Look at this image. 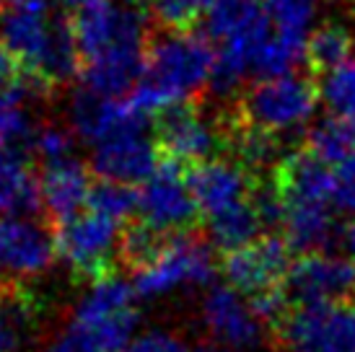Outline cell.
Here are the masks:
<instances>
[{"mask_svg":"<svg viewBox=\"0 0 355 352\" xmlns=\"http://www.w3.org/2000/svg\"><path fill=\"white\" fill-rule=\"evenodd\" d=\"M83 88L107 98L132 94L146 68L148 19L135 0H89L73 19Z\"/></svg>","mask_w":355,"mask_h":352,"instance_id":"obj_1","label":"cell"},{"mask_svg":"<svg viewBox=\"0 0 355 352\" xmlns=\"http://www.w3.org/2000/svg\"><path fill=\"white\" fill-rule=\"evenodd\" d=\"M216 60L213 44L202 37L184 31L161 37L146 55V68L130 94V104L143 117L184 107L207 83H213Z\"/></svg>","mask_w":355,"mask_h":352,"instance_id":"obj_2","label":"cell"},{"mask_svg":"<svg viewBox=\"0 0 355 352\" xmlns=\"http://www.w3.org/2000/svg\"><path fill=\"white\" fill-rule=\"evenodd\" d=\"M216 262L205 241L195 236H171L153 259L140 264L132 274V288L138 298L156 301L182 293L189 288H202L213 280Z\"/></svg>","mask_w":355,"mask_h":352,"instance_id":"obj_3","label":"cell"},{"mask_svg":"<svg viewBox=\"0 0 355 352\" xmlns=\"http://www.w3.org/2000/svg\"><path fill=\"white\" fill-rule=\"evenodd\" d=\"M135 298L138 295L132 285L112 274H101L78 298L70 324L91 334L107 352H125L138 326Z\"/></svg>","mask_w":355,"mask_h":352,"instance_id":"obj_4","label":"cell"},{"mask_svg":"<svg viewBox=\"0 0 355 352\" xmlns=\"http://www.w3.org/2000/svg\"><path fill=\"white\" fill-rule=\"evenodd\" d=\"M319 104V91L306 76L286 73L262 78L249 88L244 98V117L249 127L267 135H283L311 122Z\"/></svg>","mask_w":355,"mask_h":352,"instance_id":"obj_5","label":"cell"},{"mask_svg":"<svg viewBox=\"0 0 355 352\" xmlns=\"http://www.w3.org/2000/svg\"><path fill=\"white\" fill-rule=\"evenodd\" d=\"M283 352H355V311L347 306H298L280 322Z\"/></svg>","mask_w":355,"mask_h":352,"instance_id":"obj_6","label":"cell"},{"mask_svg":"<svg viewBox=\"0 0 355 352\" xmlns=\"http://www.w3.org/2000/svg\"><path fill=\"white\" fill-rule=\"evenodd\" d=\"M55 246L60 259L68 267L101 277V272L117 254V249H122V225L99 213L76 215L73 220L60 225Z\"/></svg>","mask_w":355,"mask_h":352,"instance_id":"obj_7","label":"cell"},{"mask_svg":"<svg viewBox=\"0 0 355 352\" xmlns=\"http://www.w3.org/2000/svg\"><path fill=\"white\" fill-rule=\"evenodd\" d=\"M140 223L156 234L182 231L198 215V202L189 192L187 179L182 176L177 161H161L156 174L143 182L138 195Z\"/></svg>","mask_w":355,"mask_h":352,"instance_id":"obj_8","label":"cell"},{"mask_svg":"<svg viewBox=\"0 0 355 352\" xmlns=\"http://www.w3.org/2000/svg\"><path fill=\"white\" fill-rule=\"evenodd\" d=\"M202 324L207 334L216 340L218 347L231 352L254 350L262 342V322L254 313L252 303L244 301V293H239L231 285H216L210 288L200 306Z\"/></svg>","mask_w":355,"mask_h":352,"instance_id":"obj_9","label":"cell"},{"mask_svg":"<svg viewBox=\"0 0 355 352\" xmlns=\"http://www.w3.org/2000/svg\"><path fill=\"white\" fill-rule=\"evenodd\" d=\"M288 293L301 306H332L355 295V262L347 256H301L288 272Z\"/></svg>","mask_w":355,"mask_h":352,"instance_id":"obj_10","label":"cell"},{"mask_svg":"<svg viewBox=\"0 0 355 352\" xmlns=\"http://www.w3.org/2000/svg\"><path fill=\"white\" fill-rule=\"evenodd\" d=\"M60 19H52L50 0H10L0 19V39L37 73L55 39Z\"/></svg>","mask_w":355,"mask_h":352,"instance_id":"obj_11","label":"cell"},{"mask_svg":"<svg viewBox=\"0 0 355 352\" xmlns=\"http://www.w3.org/2000/svg\"><path fill=\"white\" fill-rule=\"evenodd\" d=\"M158 148L146 135V127H135L128 132L109 137L91 153V168L101 176V182L114 184H143L158 168Z\"/></svg>","mask_w":355,"mask_h":352,"instance_id":"obj_12","label":"cell"},{"mask_svg":"<svg viewBox=\"0 0 355 352\" xmlns=\"http://www.w3.org/2000/svg\"><path fill=\"white\" fill-rule=\"evenodd\" d=\"M223 272L231 288L239 293L259 295L277 288V283L291 272V246L286 238H257L254 244L228 252Z\"/></svg>","mask_w":355,"mask_h":352,"instance_id":"obj_13","label":"cell"},{"mask_svg":"<svg viewBox=\"0 0 355 352\" xmlns=\"http://www.w3.org/2000/svg\"><path fill=\"white\" fill-rule=\"evenodd\" d=\"M187 184L198 202V210L205 213L207 220L249 202V192H252L247 168L223 158L198 164L189 171Z\"/></svg>","mask_w":355,"mask_h":352,"instance_id":"obj_14","label":"cell"},{"mask_svg":"<svg viewBox=\"0 0 355 352\" xmlns=\"http://www.w3.org/2000/svg\"><path fill=\"white\" fill-rule=\"evenodd\" d=\"M70 122L80 140L89 146H99L109 137L128 132L135 127H146V117L130 104V98L96 96L80 88L70 104Z\"/></svg>","mask_w":355,"mask_h":352,"instance_id":"obj_15","label":"cell"},{"mask_svg":"<svg viewBox=\"0 0 355 352\" xmlns=\"http://www.w3.org/2000/svg\"><path fill=\"white\" fill-rule=\"evenodd\" d=\"M340 189V176L314 153H293L280 164L277 192L283 205H332Z\"/></svg>","mask_w":355,"mask_h":352,"instance_id":"obj_16","label":"cell"},{"mask_svg":"<svg viewBox=\"0 0 355 352\" xmlns=\"http://www.w3.org/2000/svg\"><path fill=\"white\" fill-rule=\"evenodd\" d=\"M161 148L177 164H202L218 150V132L195 109L177 107L166 112L158 127Z\"/></svg>","mask_w":355,"mask_h":352,"instance_id":"obj_17","label":"cell"},{"mask_svg":"<svg viewBox=\"0 0 355 352\" xmlns=\"http://www.w3.org/2000/svg\"><path fill=\"white\" fill-rule=\"evenodd\" d=\"M6 254H3V272L13 277H37L50 270L58 246L42 225L26 218H6Z\"/></svg>","mask_w":355,"mask_h":352,"instance_id":"obj_18","label":"cell"},{"mask_svg":"<svg viewBox=\"0 0 355 352\" xmlns=\"http://www.w3.org/2000/svg\"><path fill=\"white\" fill-rule=\"evenodd\" d=\"M42 184V207L50 213L58 225L68 223L80 215L91 200V176L83 164L76 158H65L58 164H47L40 179Z\"/></svg>","mask_w":355,"mask_h":352,"instance_id":"obj_19","label":"cell"},{"mask_svg":"<svg viewBox=\"0 0 355 352\" xmlns=\"http://www.w3.org/2000/svg\"><path fill=\"white\" fill-rule=\"evenodd\" d=\"M42 207V184L21 153L0 146V215L26 218Z\"/></svg>","mask_w":355,"mask_h":352,"instance_id":"obj_20","label":"cell"},{"mask_svg":"<svg viewBox=\"0 0 355 352\" xmlns=\"http://www.w3.org/2000/svg\"><path fill=\"white\" fill-rule=\"evenodd\" d=\"M283 228L291 249L314 254L335 241V205H286Z\"/></svg>","mask_w":355,"mask_h":352,"instance_id":"obj_21","label":"cell"},{"mask_svg":"<svg viewBox=\"0 0 355 352\" xmlns=\"http://www.w3.org/2000/svg\"><path fill=\"white\" fill-rule=\"evenodd\" d=\"M265 10L272 21V37L304 58L311 39V26L319 13V0H265Z\"/></svg>","mask_w":355,"mask_h":352,"instance_id":"obj_22","label":"cell"},{"mask_svg":"<svg viewBox=\"0 0 355 352\" xmlns=\"http://www.w3.org/2000/svg\"><path fill=\"white\" fill-rule=\"evenodd\" d=\"M44 88H47L44 80L31 76V80H19L16 86L0 91V146L16 148L19 143L34 140L26 101L37 91H44Z\"/></svg>","mask_w":355,"mask_h":352,"instance_id":"obj_23","label":"cell"},{"mask_svg":"<svg viewBox=\"0 0 355 352\" xmlns=\"http://www.w3.org/2000/svg\"><path fill=\"white\" fill-rule=\"evenodd\" d=\"M309 153L335 171L345 166L355 153V122L343 117H327L309 132Z\"/></svg>","mask_w":355,"mask_h":352,"instance_id":"obj_24","label":"cell"},{"mask_svg":"<svg viewBox=\"0 0 355 352\" xmlns=\"http://www.w3.org/2000/svg\"><path fill=\"white\" fill-rule=\"evenodd\" d=\"M262 225H265V220H262L254 202H244V205L234 207L223 215L210 218L207 231H210V238L216 246L226 249V252H236V249L254 244L259 238Z\"/></svg>","mask_w":355,"mask_h":352,"instance_id":"obj_25","label":"cell"},{"mask_svg":"<svg viewBox=\"0 0 355 352\" xmlns=\"http://www.w3.org/2000/svg\"><path fill=\"white\" fill-rule=\"evenodd\" d=\"M306 58L311 62V68L324 70V73H332L340 65H345L347 60H353V37H350V31L337 26V24L316 29L311 34V39H309Z\"/></svg>","mask_w":355,"mask_h":352,"instance_id":"obj_26","label":"cell"},{"mask_svg":"<svg viewBox=\"0 0 355 352\" xmlns=\"http://www.w3.org/2000/svg\"><path fill=\"white\" fill-rule=\"evenodd\" d=\"M31 308L19 293H0V352H19L31 332Z\"/></svg>","mask_w":355,"mask_h":352,"instance_id":"obj_27","label":"cell"},{"mask_svg":"<svg viewBox=\"0 0 355 352\" xmlns=\"http://www.w3.org/2000/svg\"><path fill=\"white\" fill-rule=\"evenodd\" d=\"M322 96L335 117L355 122V58L332 73H327L322 83Z\"/></svg>","mask_w":355,"mask_h":352,"instance_id":"obj_28","label":"cell"},{"mask_svg":"<svg viewBox=\"0 0 355 352\" xmlns=\"http://www.w3.org/2000/svg\"><path fill=\"white\" fill-rule=\"evenodd\" d=\"M91 213L117 220L122 223L125 218H130L132 213H138V195L125 184H114V182H101L91 189L89 200Z\"/></svg>","mask_w":355,"mask_h":352,"instance_id":"obj_29","label":"cell"},{"mask_svg":"<svg viewBox=\"0 0 355 352\" xmlns=\"http://www.w3.org/2000/svg\"><path fill=\"white\" fill-rule=\"evenodd\" d=\"M213 0H148L150 16L164 24L166 29L184 31L195 21L207 13Z\"/></svg>","mask_w":355,"mask_h":352,"instance_id":"obj_30","label":"cell"},{"mask_svg":"<svg viewBox=\"0 0 355 352\" xmlns=\"http://www.w3.org/2000/svg\"><path fill=\"white\" fill-rule=\"evenodd\" d=\"M164 241H166V236L156 234V231H150L148 225L140 223L122 236V254L138 270L140 264H146L148 259L156 256V252L164 246Z\"/></svg>","mask_w":355,"mask_h":352,"instance_id":"obj_31","label":"cell"},{"mask_svg":"<svg viewBox=\"0 0 355 352\" xmlns=\"http://www.w3.org/2000/svg\"><path fill=\"white\" fill-rule=\"evenodd\" d=\"M31 148H34V153L44 161V166H47V164H58V161L73 158V135H70L68 130L47 125V127H42L40 132H34Z\"/></svg>","mask_w":355,"mask_h":352,"instance_id":"obj_32","label":"cell"},{"mask_svg":"<svg viewBox=\"0 0 355 352\" xmlns=\"http://www.w3.org/2000/svg\"><path fill=\"white\" fill-rule=\"evenodd\" d=\"M125 352H189L187 342L168 329H148L135 334Z\"/></svg>","mask_w":355,"mask_h":352,"instance_id":"obj_33","label":"cell"},{"mask_svg":"<svg viewBox=\"0 0 355 352\" xmlns=\"http://www.w3.org/2000/svg\"><path fill=\"white\" fill-rule=\"evenodd\" d=\"M252 308L262 324L283 322L288 316V293H283L280 288H272L259 295H252Z\"/></svg>","mask_w":355,"mask_h":352,"instance_id":"obj_34","label":"cell"},{"mask_svg":"<svg viewBox=\"0 0 355 352\" xmlns=\"http://www.w3.org/2000/svg\"><path fill=\"white\" fill-rule=\"evenodd\" d=\"M47 352H107L91 334H86L80 326L70 324L65 332H60L52 344L47 347Z\"/></svg>","mask_w":355,"mask_h":352,"instance_id":"obj_35","label":"cell"},{"mask_svg":"<svg viewBox=\"0 0 355 352\" xmlns=\"http://www.w3.org/2000/svg\"><path fill=\"white\" fill-rule=\"evenodd\" d=\"M19 62L21 60L13 55V49L0 39V91L16 86L19 83Z\"/></svg>","mask_w":355,"mask_h":352,"instance_id":"obj_36","label":"cell"},{"mask_svg":"<svg viewBox=\"0 0 355 352\" xmlns=\"http://www.w3.org/2000/svg\"><path fill=\"white\" fill-rule=\"evenodd\" d=\"M335 207L337 210H350L355 215V182H340V189H337V197H335Z\"/></svg>","mask_w":355,"mask_h":352,"instance_id":"obj_37","label":"cell"},{"mask_svg":"<svg viewBox=\"0 0 355 352\" xmlns=\"http://www.w3.org/2000/svg\"><path fill=\"white\" fill-rule=\"evenodd\" d=\"M340 238H343V246H345V256L350 262H355V215H353V220L343 228Z\"/></svg>","mask_w":355,"mask_h":352,"instance_id":"obj_38","label":"cell"},{"mask_svg":"<svg viewBox=\"0 0 355 352\" xmlns=\"http://www.w3.org/2000/svg\"><path fill=\"white\" fill-rule=\"evenodd\" d=\"M50 3H55V6H60V8H68V10H80L89 0H50Z\"/></svg>","mask_w":355,"mask_h":352,"instance_id":"obj_39","label":"cell"},{"mask_svg":"<svg viewBox=\"0 0 355 352\" xmlns=\"http://www.w3.org/2000/svg\"><path fill=\"white\" fill-rule=\"evenodd\" d=\"M3 254H6V231H3V220H0V272H3Z\"/></svg>","mask_w":355,"mask_h":352,"instance_id":"obj_40","label":"cell"},{"mask_svg":"<svg viewBox=\"0 0 355 352\" xmlns=\"http://www.w3.org/2000/svg\"><path fill=\"white\" fill-rule=\"evenodd\" d=\"M195 352H231V350H226V347H216V344H210V347H200V350H195Z\"/></svg>","mask_w":355,"mask_h":352,"instance_id":"obj_41","label":"cell"},{"mask_svg":"<svg viewBox=\"0 0 355 352\" xmlns=\"http://www.w3.org/2000/svg\"><path fill=\"white\" fill-rule=\"evenodd\" d=\"M8 3H10V0H0V10H6V8H8Z\"/></svg>","mask_w":355,"mask_h":352,"instance_id":"obj_42","label":"cell"},{"mask_svg":"<svg viewBox=\"0 0 355 352\" xmlns=\"http://www.w3.org/2000/svg\"><path fill=\"white\" fill-rule=\"evenodd\" d=\"M353 10H355V0H353Z\"/></svg>","mask_w":355,"mask_h":352,"instance_id":"obj_43","label":"cell"}]
</instances>
